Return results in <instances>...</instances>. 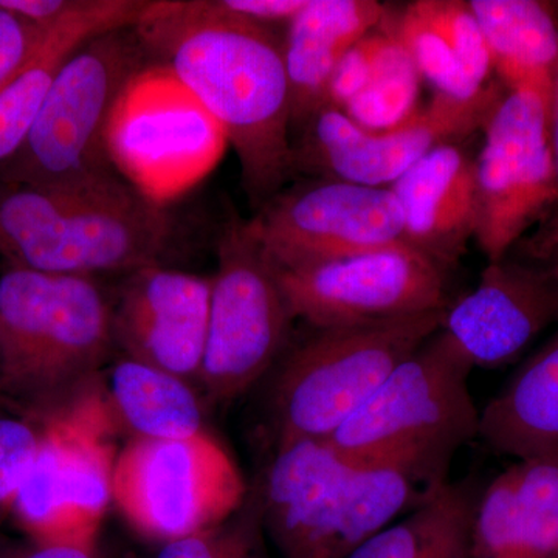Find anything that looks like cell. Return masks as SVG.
Segmentation results:
<instances>
[{
  "instance_id": "6da1fadb",
  "label": "cell",
  "mask_w": 558,
  "mask_h": 558,
  "mask_svg": "<svg viewBox=\"0 0 558 558\" xmlns=\"http://www.w3.org/2000/svg\"><path fill=\"white\" fill-rule=\"evenodd\" d=\"M134 28L149 60L160 61L236 150L252 207L277 196L292 175L284 40L220 0L146 2Z\"/></svg>"
},
{
  "instance_id": "7a4b0ae2",
  "label": "cell",
  "mask_w": 558,
  "mask_h": 558,
  "mask_svg": "<svg viewBox=\"0 0 558 558\" xmlns=\"http://www.w3.org/2000/svg\"><path fill=\"white\" fill-rule=\"evenodd\" d=\"M168 240L161 202L123 175L78 189L0 180V260L7 269L126 277L160 264Z\"/></svg>"
},
{
  "instance_id": "3957f363",
  "label": "cell",
  "mask_w": 558,
  "mask_h": 558,
  "mask_svg": "<svg viewBox=\"0 0 558 558\" xmlns=\"http://www.w3.org/2000/svg\"><path fill=\"white\" fill-rule=\"evenodd\" d=\"M429 487L396 465L349 458L329 440L299 439L277 444L255 494L281 558H347Z\"/></svg>"
},
{
  "instance_id": "277c9868",
  "label": "cell",
  "mask_w": 558,
  "mask_h": 558,
  "mask_svg": "<svg viewBox=\"0 0 558 558\" xmlns=\"http://www.w3.org/2000/svg\"><path fill=\"white\" fill-rule=\"evenodd\" d=\"M116 347L97 278L0 275V398L43 422L98 379Z\"/></svg>"
},
{
  "instance_id": "5b68a950",
  "label": "cell",
  "mask_w": 558,
  "mask_h": 558,
  "mask_svg": "<svg viewBox=\"0 0 558 558\" xmlns=\"http://www.w3.org/2000/svg\"><path fill=\"white\" fill-rule=\"evenodd\" d=\"M473 369L440 328L328 440L349 458L396 465L428 487L442 483L453 454L480 438Z\"/></svg>"
},
{
  "instance_id": "8992f818",
  "label": "cell",
  "mask_w": 558,
  "mask_h": 558,
  "mask_svg": "<svg viewBox=\"0 0 558 558\" xmlns=\"http://www.w3.org/2000/svg\"><path fill=\"white\" fill-rule=\"evenodd\" d=\"M148 61L134 25L86 40L58 70L27 140L0 170V180L78 189L121 175L110 159V120Z\"/></svg>"
},
{
  "instance_id": "52a82bcc",
  "label": "cell",
  "mask_w": 558,
  "mask_h": 558,
  "mask_svg": "<svg viewBox=\"0 0 558 558\" xmlns=\"http://www.w3.org/2000/svg\"><path fill=\"white\" fill-rule=\"evenodd\" d=\"M446 311L315 329L278 360L269 395L277 444L328 440L400 363L442 328Z\"/></svg>"
},
{
  "instance_id": "ba28073f",
  "label": "cell",
  "mask_w": 558,
  "mask_h": 558,
  "mask_svg": "<svg viewBox=\"0 0 558 558\" xmlns=\"http://www.w3.org/2000/svg\"><path fill=\"white\" fill-rule=\"evenodd\" d=\"M39 424L43 439L13 517L31 542L95 550L119 457L105 387L94 381Z\"/></svg>"
},
{
  "instance_id": "9c48e42d",
  "label": "cell",
  "mask_w": 558,
  "mask_h": 558,
  "mask_svg": "<svg viewBox=\"0 0 558 558\" xmlns=\"http://www.w3.org/2000/svg\"><path fill=\"white\" fill-rule=\"evenodd\" d=\"M292 312L277 267L248 219L227 220L211 277L207 344L199 384L215 402H231L258 384L288 347Z\"/></svg>"
},
{
  "instance_id": "30bf717a",
  "label": "cell",
  "mask_w": 558,
  "mask_h": 558,
  "mask_svg": "<svg viewBox=\"0 0 558 558\" xmlns=\"http://www.w3.org/2000/svg\"><path fill=\"white\" fill-rule=\"evenodd\" d=\"M240 468L209 432L132 438L113 470V505L138 535L165 543L226 523L247 501Z\"/></svg>"
},
{
  "instance_id": "8fae6325",
  "label": "cell",
  "mask_w": 558,
  "mask_h": 558,
  "mask_svg": "<svg viewBox=\"0 0 558 558\" xmlns=\"http://www.w3.org/2000/svg\"><path fill=\"white\" fill-rule=\"evenodd\" d=\"M505 92L495 83L469 100L436 92L409 120L385 131L366 130L339 109H323L293 143L292 174L389 189L433 149L483 131Z\"/></svg>"
},
{
  "instance_id": "7c38bea8",
  "label": "cell",
  "mask_w": 558,
  "mask_h": 558,
  "mask_svg": "<svg viewBox=\"0 0 558 558\" xmlns=\"http://www.w3.org/2000/svg\"><path fill=\"white\" fill-rule=\"evenodd\" d=\"M483 132V149L475 160V241L488 263H495L557 207L553 108L535 92L506 90Z\"/></svg>"
},
{
  "instance_id": "4fadbf2b",
  "label": "cell",
  "mask_w": 558,
  "mask_h": 558,
  "mask_svg": "<svg viewBox=\"0 0 558 558\" xmlns=\"http://www.w3.org/2000/svg\"><path fill=\"white\" fill-rule=\"evenodd\" d=\"M227 143L219 124L161 65L140 73L108 132L117 171L161 204L207 174Z\"/></svg>"
},
{
  "instance_id": "5bb4252c",
  "label": "cell",
  "mask_w": 558,
  "mask_h": 558,
  "mask_svg": "<svg viewBox=\"0 0 558 558\" xmlns=\"http://www.w3.org/2000/svg\"><path fill=\"white\" fill-rule=\"evenodd\" d=\"M449 270L407 242L330 263L277 269L293 318L314 329L447 311L453 303Z\"/></svg>"
},
{
  "instance_id": "9a60e30c",
  "label": "cell",
  "mask_w": 558,
  "mask_h": 558,
  "mask_svg": "<svg viewBox=\"0 0 558 558\" xmlns=\"http://www.w3.org/2000/svg\"><path fill=\"white\" fill-rule=\"evenodd\" d=\"M248 226L277 269L351 258L405 242L391 190L337 179L282 189L256 209Z\"/></svg>"
},
{
  "instance_id": "2e32d148",
  "label": "cell",
  "mask_w": 558,
  "mask_h": 558,
  "mask_svg": "<svg viewBox=\"0 0 558 558\" xmlns=\"http://www.w3.org/2000/svg\"><path fill=\"white\" fill-rule=\"evenodd\" d=\"M211 278L143 267L124 278L112 303L113 339L121 355L199 381L207 344Z\"/></svg>"
},
{
  "instance_id": "e0dca14e",
  "label": "cell",
  "mask_w": 558,
  "mask_h": 558,
  "mask_svg": "<svg viewBox=\"0 0 558 558\" xmlns=\"http://www.w3.org/2000/svg\"><path fill=\"white\" fill-rule=\"evenodd\" d=\"M558 325V270L549 260L488 263L476 288L453 301L442 329L475 368L513 362L543 330Z\"/></svg>"
},
{
  "instance_id": "ac0fdd59",
  "label": "cell",
  "mask_w": 558,
  "mask_h": 558,
  "mask_svg": "<svg viewBox=\"0 0 558 558\" xmlns=\"http://www.w3.org/2000/svg\"><path fill=\"white\" fill-rule=\"evenodd\" d=\"M389 190L402 213L407 244L454 269L478 230L475 160L461 146H439Z\"/></svg>"
},
{
  "instance_id": "d6986e66",
  "label": "cell",
  "mask_w": 558,
  "mask_h": 558,
  "mask_svg": "<svg viewBox=\"0 0 558 558\" xmlns=\"http://www.w3.org/2000/svg\"><path fill=\"white\" fill-rule=\"evenodd\" d=\"M380 28L398 40L439 94L469 100L490 84V53L469 2L416 0L398 13L387 9Z\"/></svg>"
},
{
  "instance_id": "ffe728a7",
  "label": "cell",
  "mask_w": 558,
  "mask_h": 558,
  "mask_svg": "<svg viewBox=\"0 0 558 558\" xmlns=\"http://www.w3.org/2000/svg\"><path fill=\"white\" fill-rule=\"evenodd\" d=\"M387 7L376 0H307L284 39L292 132L328 108L333 72L352 46L377 31Z\"/></svg>"
},
{
  "instance_id": "44dd1931",
  "label": "cell",
  "mask_w": 558,
  "mask_h": 558,
  "mask_svg": "<svg viewBox=\"0 0 558 558\" xmlns=\"http://www.w3.org/2000/svg\"><path fill=\"white\" fill-rule=\"evenodd\" d=\"M146 2L87 0L86 7L50 32L35 58L0 90V170L28 137L51 81L86 40L137 22Z\"/></svg>"
},
{
  "instance_id": "7402d4cb",
  "label": "cell",
  "mask_w": 558,
  "mask_h": 558,
  "mask_svg": "<svg viewBox=\"0 0 558 558\" xmlns=\"http://www.w3.org/2000/svg\"><path fill=\"white\" fill-rule=\"evenodd\" d=\"M506 90H531L554 110L558 89V11L542 0H472Z\"/></svg>"
},
{
  "instance_id": "603a6c76",
  "label": "cell",
  "mask_w": 558,
  "mask_h": 558,
  "mask_svg": "<svg viewBox=\"0 0 558 558\" xmlns=\"http://www.w3.org/2000/svg\"><path fill=\"white\" fill-rule=\"evenodd\" d=\"M480 438L519 461L558 449V330L481 411Z\"/></svg>"
},
{
  "instance_id": "cb8c5ba5",
  "label": "cell",
  "mask_w": 558,
  "mask_h": 558,
  "mask_svg": "<svg viewBox=\"0 0 558 558\" xmlns=\"http://www.w3.org/2000/svg\"><path fill=\"white\" fill-rule=\"evenodd\" d=\"M480 494L470 480L435 484L405 519L388 524L347 558H472Z\"/></svg>"
},
{
  "instance_id": "d4e9b609",
  "label": "cell",
  "mask_w": 558,
  "mask_h": 558,
  "mask_svg": "<svg viewBox=\"0 0 558 558\" xmlns=\"http://www.w3.org/2000/svg\"><path fill=\"white\" fill-rule=\"evenodd\" d=\"M106 396L117 424L137 439H183L205 432L193 385L182 377L121 355L109 373Z\"/></svg>"
},
{
  "instance_id": "484cf974",
  "label": "cell",
  "mask_w": 558,
  "mask_h": 558,
  "mask_svg": "<svg viewBox=\"0 0 558 558\" xmlns=\"http://www.w3.org/2000/svg\"><path fill=\"white\" fill-rule=\"evenodd\" d=\"M384 33L369 83L341 109L349 119L371 131L391 130L421 108V73L398 40Z\"/></svg>"
},
{
  "instance_id": "4316f807",
  "label": "cell",
  "mask_w": 558,
  "mask_h": 558,
  "mask_svg": "<svg viewBox=\"0 0 558 558\" xmlns=\"http://www.w3.org/2000/svg\"><path fill=\"white\" fill-rule=\"evenodd\" d=\"M513 470L523 557L557 558L558 449L520 459Z\"/></svg>"
},
{
  "instance_id": "83f0119b",
  "label": "cell",
  "mask_w": 558,
  "mask_h": 558,
  "mask_svg": "<svg viewBox=\"0 0 558 558\" xmlns=\"http://www.w3.org/2000/svg\"><path fill=\"white\" fill-rule=\"evenodd\" d=\"M470 554L472 558H524L513 465L481 490Z\"/></svg>"
},
{
  "instance_id": "f1b7e54d",
  "label": "cell",
  "mask_w": 558,
  "mask_h": 558,
  "mask_svg": "<svg viewBox=\"0 0 558 558\" xmlns=\"http://www.w3.org/2000/svg\"><path fill=\"white\" fill-rule=\"evenodd\" d=\"M255 492L226 523L161 545L157 558H258L263 534Z\"/></svg>"
},
{
  "instance_id": "f546056e",
  "label": "cell",
  "mask_w": 558,
  "mask_h": 558,
  "mask_svg": "<svg viewBox=\"0 0 558 558\" xmlns=\"http://www.w3.org/2000/svg\"><path fill=\"white\" fill-rule=\"evenodd\" d=\"M43 425L31 417H0V524L13 517L38 454Z\"/></svg>"
},
{
  "instance_id": "4dcf8cb0",
  "label": "cell",
  "mask_w": 558,
  "mask_h": 558,
  "mask_svg": "<svg viewBox=\"0 0 558 558\" xmlns=\"http://www.w3.org/2000/svg\"><path fill=\"white\" fill-rule=\"evenodd\" d=\"M381 28L371 32L341 58L329 84L328 108L343 109L355 95L365 89L384 44Z\"/></svg>"
},
{
  "instance_id": "1f68e13d",
  "label": "cell",
  "mask_w": 558,
  "mask_h": 558,
  "mask_svg": "<svg viewBox=\"0 0 558 558\" xmlns=\"http://www.w3.org/2000/svg\"><path fill=\"white\" fill-rule=\"evenodd\" d=\"M51 31L36 27L0 9V90L35 58Z\"/></svg>"
},
{
  "instance_id": "d6a6232c",
  "label": "cell",
  "mask_w": 558,
  "mask_h": 558,
  "mask_svg": "<svg viewBox=\"0 0 558 558\" xmlns=\"http://www.w3.org/2000/svg\"><path fill=\"white\" fill-rule=\"evenodd\" d=\"M86 3L87 0H0V9L36 27L51 31L83 10Z\"/></svg>"
},
{
  "instance_id": "836d02e7",
  "label": "cell",
  "mask_w": 558,
  "mask_h": 558,
  "mask_svg": "<svg viewBox=\"0 0 558 558\" xmlns=\"http://www.w3.org/2000/svg\"><path fill=\"white\" fill-rule=\"evenodd\" d=\"M223 9L256 24H290L307 0H220Z\"/></svg>"
},
{
  "instance_id": "e575fe53",
  "label": "cell",
  "mask_w": 558,
  "mask_h": 558,
  "mask_svg": "<svg viewBox=\"0 0 558 558\" xmlns=\"http://www.w3.org/2000/svg\"><path fill=\"white\" fill-rule=\"evenodd\" d=\"M558 11V2H556ZM553 149L554 160H556L557 183H558V89L556 95V102H554L553 110ZM548 226L546 230L539 231L537 242L531 244V255L529 258L545 260L548 258L549 253L556 247L558 242V202L557 207L554 209L553 215L549 216Z\"/></svg>"
},
{
  "instance_id": "d590c367",
  "label": "cell",
  "mask_w": 558,
  "mask_h": 558,
  "mask_svg": "<svg viewBox=\"0 0 558 558\" xmlns=\"http://www.w3.org/2000/svg\"><path fill=\"white\" fill-rule=\"evenodd\" d=\"M0 558H97L95 550L70 548V546L40 545L31 542L0 548Z\"/></svg>"
},
{
  "instance_id": "8d00e7d4",
  "label": "cell",
  "mask_w": 558,
  "mask_h": 558,
  "mask_svg": "<svg viewBox=\"0 0 558 558\" xmlns=\"http://www.w3.org/2000/svg\"><path fill=\"white\" fill-rule=\"evenodd\" d=\"M545 260H549V263L554 264V266H556L558 270V242L556 247L553 248V252L549 253L548 258H546Z\"/></svg>"
},
{
  "instance_id": "74e56055",
  "label": "cell",
  "mask_w": 558,
  "mask_h": 558,
  "mask_svg": "<svg viewBox=\"0 0 558 558\" xmlns=\"http://www.w3.org/2000/svg\"><path fill=\"white\" fill-rule=\"evenodd\" d=\"M557 558H558V548H557Z\"/></svg>"
}]
</instances>
